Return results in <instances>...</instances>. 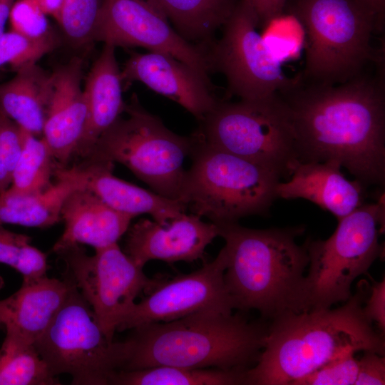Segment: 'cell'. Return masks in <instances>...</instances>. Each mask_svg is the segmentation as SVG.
<instances>
[{
    "label": "cell",
    "mask_w": 385,
    "mask_h": 385,
    "mask_svg": "<svg viewBox=\"0 0 385 385\" xmlns=\"http://www.w3.org/2000/svg\"><path fill=\"white\" fill-rule=\"evenodd\" d=\"M384 72L337 85L297 75L278 93L286 103L297 160H334L364 185L385 183Z\"/></svg>",
    "instance_id": "obj_1"
},
{
    "label": "cell",
    "mask_w": 385,
    "mask_h": 385,
    "mask_svg": "<svg viewBox=\"0 0 385 385\" xmlns=\"http://www.w3.org/2000/svg\"><path fill=\"white\" fill-rule=\"evenodd\" d=\"M369 284L336 309L287 312L272 319L256 365L246 371L248 385H292L350 351L385 354L384 335L374 329L363 307Z\"/></svg>",
    "instance_id": "obj_2"
},
{
    "label": "cell",
    "mask_w": 385,
    "mask_h": 385,
    "mask_svg": "<svg viewBox=\"0 0 385 385\" xmlns=\"http://www.w3.org/2000/svg\"><path fill=\"white\" fill-rule=\"evenodd\" d=\"M268 326L242 315L197 312L132 329L130 355L121 370L158 366L247 369L256 364Z\"/></svg>",
    "instance_id": "obj_3"
},
{
    "label": "cell",
    "mask_w": 385,
    "mask_h": 385,
    "mask_svg": "<svg viewBox=\"0 0 385 385\" xmlns=\"http://www.w3.org/2000/svg\"><path fill=\"white\" fill-rule=\"evenodd\" d=\"M217 225L225 241L224 281L235 309H255L269 319L287 312H301L309 256L306 243L299 245L295 239L304 228L257 230L238 222Z\"/></svg>",
    "instance_id": "obj_4"
},
{
    "label": "cell",
    "mask_w": 385,
    "mask_h": 385,
    "mask_svg": "<svg viewBox=\"0 0 385 385\" xmlns=\"http://www.w3.org/2000/svg\"><path fill=\"white\" fill-rule=\"evenodd\" d=\"M289 10L304 34L302 81L343 83L384 58L371 45L376 18L359 0H293Z\"/></svg>",
    "instance_id": "obj_5"
},
{
    "label": "cell",
    "mask_w": 385,
    "mask_h": 385,
    "mask_svg": "<svg viewBox=\"0 0 385 385\" xmlns=\"http://www.w3.org/2000/svg\"><path fill=\"white\" fill-rule=\"evenodd\" d=\"M195 135L180 202L191 213L215 225L266 214L277 198L280 178L262 165L208 145Z\"/></svg>",
    "instance_id": "obj_6"
},
{
    "label": "cell",
    "mask_w": 385,
    "mask_h": 385,
    "mask_svg": "<svg viewBox=\"0 0 385 385\" xmlns=\"http://www.w3.org/2000/svg\"><path fill=\"white\" fill-rule=\"evenodd\" d=\"M127 118L119 117L98 139L84 160L119 163L153 192L180 200L186 170L183 163L197 142L181 136L143 108L135 96L125 103Z\"/></svg>",
    "instance_id": "obj_7"
},
{
    "label": "cell",
    "mask_w": 385,
    "mask_h": 385,
    "mask_svg": "<svg viewBox=\"0 0 385 385\" xmlns=\"http://www.w3.org/2000/svg\"><path fill=\"white\" fill-rule=\"evenodd\" d=\"M384 193L374 203L362 204L338 220L327 240H307L308 274L304 277L302 312L331 308L346 302L351 287L381 255L384 230Z\"/></svg>",
    "instance_id": "obj_8"
},
{
    "label": "cell",
    "mask_w": 385,
    "mask_h": 385,
    "mask_svg": "<svg viewBox=\"0 0 385 385\" xmlns=\"http://www.w3.org/2000/svg\"><path fill=\"white\" fill-rule=\"evenodd\" d=\"M196 133L210 145L265 167L280 178L297 160L289 111L279 93L260 100L217 101Z\"/></svg>",
    "instance_id": "obj_9"
},
{
    "label": "cell",
    "mask_w": 385,
    "mask_h": 385,
    "mask_svg": "<svg viewBox=\"0 0 385 385\" xmlns=\"http://www.w3.org/2000/svg\"><path fill=\"white\" fill-rule=\"evenodd\" d=\"M51 374L74 385H107L128 359L130 342L108 340L75 284L43 334L34 343Z\"/></svg>",
    "instance_id": "obj_10"
},
{
    "label": "cell",
    "mask_w": 385,
    "mask_h": 385,
    "mask_svg": "<svg viewBox=\"0 0 385 385\" xmlns=\"http://www.w3.org/2000/svg\"><path fill=\"white\" fill-rule=\"evenodd\" d=\"M66 265V275L91 307L103 333L113 341L117 327L135 303L159 278H148L118 243L96 250L88 256L76 245L56 253Z\"/></svg>",
    "instance_id": "obj_11"
},
{
    "label": "cell",
    "mask_w": 385,
    "mask_h": 385,
    "mask_svg": "<svg viewBox=\"0 0 385 385\" xmlns=\"http://www.w3.org/2000/svg\"><path fill=\"white\" fill-rule=\"evenodd\" d=\"M256 14L247 0H239L225 23L221 38L207 53L212 69L226 78L230 96L255 101L270 97L286 88L282 60L257 30Z\"/></svg>",
    "instance_id": "obj_12"
},
{
    "label": "cell",
    "mask_w": 385,
    "mask_h": 385,
    "mask_svg": "<svg viewBox=\"0 0 385 385\" xmlns=\"http://www.w3.org/2000/svg\"><path fill=\"white\" fill-rule=\"evenodd\" d=\"M93 41L168 54L207 77L212 70L207 52L183 38L153 0H102Z\"/></svg>",
    "instance_id": "obj_13"
},
{
    "label": "cell",
    "mask_w": 385,
    "mask_h": 385,
    "mask_svg": "<svg viewBox=\"0 0 385 385\" xmlns=\"http://www.w3.org/2000/svg\"><path fill=\"white\" fill-rule=\"evenodd\" d=\"M226 267L223 247L214 260L200 269L170 279H159L147 296L133 305L116 331L170 322L205 310L232 313L234 302L224 281Z\"/></svg>",
    "instance_id": "obj_14"
},
{
    "label": "cell",
    "mask_w": 385,
    "mask_h": 385,
    "mask_svg": "<svg viewBox=\"0 0 385 385\" xmlns=\"http://www.w3.org/2000/svg\"><path fill=\"white\" fill-rule=\"evenodd\" d=\"M127 232L124 252L143 268L152 260L171 264L204 259L206 247L219 236L217 225L185 212L164 225L143 218Z\"/></svg>",
    "instance_id": "obj_15"
},
{
    "label": "cell",
    "mask_w": 385,
    "mask_h": 385,
    "mask_svg": "<svg viewBox=\"0 0 385 385\" xmlns=\"http://www.w3.org/2000/svg\"><path fill=\"white\" fill-rule=\"evenodd\" d=\"M120 73L123 81L144 83L180 104L200 121L217 102L207 76L168 54L154 51L135 53Z\"/></svg>",
    "instance_id": "obj_16"
},
{
    "label": "cell",
    "mask_w": 385,
    "mask_h": 385,
    "mask_svg": "<svg viewBox=\"0 0 385 385\" xmlns=\"http://www.w3.org/2000/svg\"><path fill=\"white\" fill-rule=\"evenodd\" d=\"M82 71L83 60L76 57L52 73L53 92L42 138L63 167L73 159L87 119Z\"/></svg>",
    "instance_id": "obj_17"
},
{
    "label": "cell",
    "mask_w": 385,
    "mask_h": 385,
    "mask_svg": "<svg viewBox=\"0 0 385 385\" xmlns=\"http://www.w3.org/2000/svg\"><path fill=\"white\" fill-rule=\"evenodd\" d=\"M113 164L84 160L63 168L106 205L134 217L148 214L154 221L164 225L185 212L187 207L182 202L168 199L115 177Z\"/></svg>",
    "instance_id": "obj_18"
},
{
    "label": "cell",
    "mask_w": 385,
    "mask_h": 385,
    "mask_svg": "<svg viewBox=\"0 0 385 385\" xmlns=\"http://www.w3.org/2000/svg\"><path fill=\"white\" fill-rule=\"evenodd\" d=\"M336 161L307 162L294 165L287 182H279L277 198L307 200L332 213L338 220L364 204V187L349 180Z\"/></svg>",
    "instance_id": "obj_19"
},
{
    "label": "cell",
    "mask_w": 385,
    "mask_h": 385,
    "mask_svg": "<svg viewBox=\"0 0 385 385\" xmlns=\"http://www.w3.org/2000/svg\"><path fill=\"white\" fill-rule=\"evenodd\" d=\"M133 217L114 210L92 192L80 187L63 202L61 218L64 230L53 251L57 253L80 245L97 250L118 243Z\"/></svg>",
    "instance_id": "obj_20"
},
{
    "label": "cell",
    "mask_w": 385,
    "mask_h": 385,
    "mask_svg": "<svg viewBox=\"0 0 385 385\" xmlns=\"http://www.w3.org/2000/svg\"><path fill=\"white\" fill-rule=\"evenodd\" d=\"M73 282L45 276L22 283L10 297L0 300V319L6 332L34 343L46 331L66 300Z\"/></svg>",
    "instance_id": "obj_21"
},
{
    "label": "cell",
    "mask_w": 385,
    "mask_h": 385,
    "mask_svg": "<svg viewBox=\"0 0 385 385\" xmlns=\"http://www.w3.org/2000/svg\"><path fill=\"white\" fill-rule=\"evenodd\" d=\"M115 47L104 43L86 80L87 119L74 158H86L100 136L120 117L125 103Z\"/></svg>",
    "instance_id": "obj_22"
},
{
    "label": "cell",
    "mask_w": 385,
    "mask_h": 385,
    "mask_svg": "<svg viewBox=\"0 0 385 385\" xmlns=\"http://www.w3.org/2000/svg\"><path fill=\"white\" fill-rule=\"evenodd\" d=\"M53 83V73L37 63L16 71L0 84V111L24 130L42 138Z\"/></svg>",
    "instance_id": "obj_23"
},
{
    "label": "cell",
    "mask_w": 385,
    "mask_h": 385,
    "mask_svg": "<svg viewBox=\"0 0 385 385\" xmlns=\"http://www.w3.org/2000/svg\"><path fill=\"white\" fill-rule=\"evenodd\" d=\"M54 177L53 184L40 192L26 195L0 193V224L46 228L61 221V211L65 200L82 186L58 164Z\"/></svg>",
    "instance_id": "obj_24"
},
{
    "label": "cell",
    "mask_w": 385,
    "mask_h": 385,
    "mask_svg": "<svg viewBox=\"0 0 385 385\" xmlns=\"http://www.w3.org/2000/svg\"><path fill=\"white\" fill-rule=\"evenodd\" d=\"M185 40L209 38L227 21L237 0H153Z\"/></svg>",
    "instance_id": "obj_25"
},
{
    "label": "cell",
    "mask_w": 385,
    "mask_h": 385,
    "mask_svg": "<svg viewBox=\"0 0 385 385\" xmlns=\"http://www.w3.org/2000/svg\"><path fill=\"white\" fill-rule=\"evenodd\" d=\"M247 369L158 366L137 370H119L111 376L109 384L240 385L247 384Z\"/></svg>",
    "instance_id": "obj_26"
},
{
    "label": "cell",
    "mask_w": 385,
    "mask_h": 385,
    "mask_svg": "<svg viewBox=\"0 0 385 385\" xmlns=\"http://www.w3.org/2000/svg\"><path fill=\"white\" fill-rule=\"evenodd\" d=\"M22 130L23 145L9 188L1 193L26 195L40 192L53 182L57 162L43 138Z\"/></svg>",
    "instance_id": "obj_27"
},
{
    "label": "cell",
    "mask_w": 385,
    "mask_h": 385,
    "mask_svg": "<svg viewBox=\"0 0 385 385\" xmlns=\"http://www.w3.org/2000/svg\"><path fill=\"white\" fill-rule=\"evenodd\" d=\"M33 343L7 333L0 348V385H59Z\"/></svg>",
    "instance_id": "obj_28"
},
{
    "label": "cell",
    "mask_w": 385,
    "mask_h": 385,
    "mask_svg": "<svg viewBox=\"0 0 385 385\" xmlns=\"http://www.w3.org/2000/svg\"><path fill=\"white\" fill-rule=\"evenodd\" d=\"M102 0H64L58 24L69 41L81 46L93 41Z\"/></svg>",
    "instance_id": "obj_29"
},
{
    "label": "cell",
    "mask_w": 385,
    "mask_h": 385,
    "mask_svg": "<svg viewBox=\"0 0 385 385\" xmlns=\"http://www.w3.org/2000/svg\"><path fill=\"white\" fill-rule=\"evenodd\" d=\"M56 39L34 40L10 31L0 35V68L9 66L17 71L36 63L56 46Z\"/></svg>",
    "instance_id": "obj_30"
},
{
    "label": "cell",
    "mask_w": 385,
    "mask_h": 385,
    "mask_svg": "<svg viewBox=\"0 0 385 385\" xmlns=\"http://www.w3.org/2000/svg\"><path fill=\"white\" fill-rule=\"evenodd\" d=\"M46 16L36 0H16L9 17L11 31L34 40L56 39Z\"/></svg>",
    "instance_id": "obj_31"
},
{
    "label": "cell",
    "mask_w": 385,
    "mask_h": 385,
    "mask_svg": "<svg viewBox=\"0 0 385 385\" xmlns=\"http://www.w3.org/2000/svg\"><path fill=\"white\" fill-rule=\"evenodd\" d=\"M354 354L346 353L292 385H354L359 368V359Z\"/></svg>",
    "instance_id": "obj_32"
},
{
    "label": "cell",
    "mask_w": 385,
    "mask_h": 385,
    "mask_svg": "<svg viewBox=\"0 0 385 385\" xmlns=\"http://www.w3.org/2000/svg\"><path fill=\"white\" fill-rule=\"evenodd\" d=\"M22 145L21 128L0 111V193L11 183Z\"/></svg>",
    "instance_id": "obj_33"
},
{
    "label": "cell",
    "mask_w": 385,
    "mask_h": 385,
    "mask_svg": "<svg viewBox=\"0 0 385 385\" xmlns=\"http://www.w3.org/2000/svg\"><path fill=\"white\" fill-rule=\"evenodd\" d=\"M47 268L46 255L29 242L22 247L14 269L28 283L46 276Z\"/></svg>",
    "instance_id": "obj_34"
},
{
    "label": "cell",
    "mask_w": 385,
    "mask_h": 385,
    "mask_svg": "<svg viewBox=\"0 0 385 385\" xmlns=\"http://www.w3.org/2000/svg\"><path fill=\"white\" fill-rule=\"evenodd\" d=\"M359 368L354 385L385 384V358L384 355L366 351L359 359Z\"/></svg>",
    "instance_id": "obj_35"
},
{
    "label": "cell",
    "mask_w": 385,
    "mask_h": 385,
    "mask_svg": "<svg viewBox=\"0 0 385 385\" xmlns=\"http://www.w3.org/2000/svg\"><path fill=\"white\" fill-rule=\"evenodd\" d=\"M363 310L366 317L377 324L379 332H385V279L373 281L364 302Z\"/></svg>",
    "instance_id": "obj_36"
},
{
    "label": "cell",
    "mask_w": 385,
    "mask_h": 385,
    "mask_svg": "<svg viewBox=\"0 0 385 385\" xmlns=\"http://www.w3.org/2000/svg\"><path fill=\"white\" fill-rule=\"evenodd\" d=\"M30 240L29 236L12 232L0 224V263L14 268L22 247Z\"/></svg>",
    "instance_id": "obj_37"
},
{
    "label": "cell",
    "mask_w": 385,
    "mask_h": 385,
    "mask_svg": "<svg viewBox=\"0 0 385 385\" xmlns=\"http://www.w3.org/2000/svg\"><path fill=\"white\" fill-rule=\"evenodd\" d=\"M258 19L259 26H265L279 19L288 0H247Z\"/></svg>",
    "instance_id": "obj_38"
},
{
    "label": "cell",
    "mask_w": 385,
    "mask_h": 385,
    "mask_svg": "<svg viewBox=\"0 0 385 385\" xmlns=\"http://www.w3.org/2000/svg\"><path fill=\"white\" fill-rule=\"evenodd\" d=\"M375 16L379 33L384 29L385 0H359Z\"/></svg>",
    "instance_id": "obj_39"
},
{
    "label": "cell",
    "mask_w": 385,
    "mask_h": 385,
    "mask_svg": "<svg viewBox=\"0 0 385 385\" xmlns=\"http://www.w3.org/2000/svg\"><path fill=\"white\" fill-rule=\"evenodd\" d=\"M64 0H36L44 12L58 23Z\"/></svg>",
    "instance_id": "obj_40"
},
{
    "label": "cell",
    "mask_w": 385,
    "mask_h": 385,
    "mask_svg": "<svg viewBox=\"0 0 385 385\" xmlns=\"http://www.w3.org/2000/svg\"><path fill=\"white\" fill-rule=\"evenodd\" d=\"M16 0H0V35L4 32L11 7Z\"/></svg>",
    "instance_id": "obj_41"
},
{
    "label": "cell",
    "mask_w": 385,
    "mask_h": 385,
    "mask_svg": "<svg viewBox=\"0 0 385 385\" xmlns=\"http://www.w3.org/2000/svg\"><path fill=\"white\" fill-rule=\"evenodd\" d=\"M4 286V281L3 278L0 276V291L1 290Z\"/></svg>",
    "instance_id": "obj_42"
},
{
    "label": "cell",
    "mask_w": 385,
    "mask_h": 385,
    "mask_svg": "<svg viewBox=\"0 0 385 385\" xmlns=\"http://www.w3.org/2000/svg\"><path fill=\"white\" fill-rule=\"evenodd\" d=\"M1 324V319H0V324Z\"/></svg>",
    "instance_id": "obj_43"
}]
</instances>
